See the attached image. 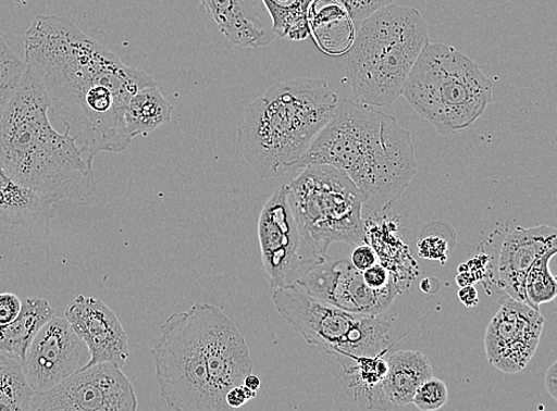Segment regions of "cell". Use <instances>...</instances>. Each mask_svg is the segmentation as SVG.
Wrapping results in <instances>:
<instances>
[{
    "instance_id": "cell-1",
    "label": "cell",
    "mask_w": 557,
    "mask_h": 411,
    "mask_svg": "<svg viewBox=\"0 0 557 411\" xmlns=\"http://www.w3.org/2000/svg\"><path fill=\"white\" fill-rule=\"evenodd\" d=\"M27 67L45 88L49 114L75 139L90 163L100 152L132 145L124 112L152 76L126 64L63 17L37 16L24 36Z\"/></svg>"
},
{
    "instance_id": "cell-2",
    "label": "cell",
    "mask_w": 557,
    "mask_h": 411,
    "mask_svg": "<svg viewBox=\"0 0 557 411\" xmlns=\"http://www.w3.org/2000/svg\"><path fill=\"white\" fill-rule=\"evenodd\" d=\"M310 164L344 172L374 213L391 209L418 173L411 134L393 115L348 99H339L299 170Z\"/></svg>"
},
{
    "instance_id": "cell-3",
    "label": "cell",
    "mask_w": 557,
    "mask_h": 411,
    "mask_svg": "<svg viewBox=\"0 0 557 411\" xmlns=\"http://www.w3.org/2000/svg\"><path fill=\"white\" fill-rule=\"evenodd\" d=\"M0 170L54 204L97 189L94 163L51 124L45 88L28 67L0 122Z\"/></svg>"
},
{
    "instance_id": "cell-4",
    "label": "cell",
    "mask_w": 557,
    "mask_h": 411,
    "mask_svg": "<svg viewBox=\"0 0 557 411\" xmlns=\"http://www.w3.org/2000/svg\"><path fill=\"white\" fill-rule=\"evenodd\" d=\"M338 101L325 80L296 78L271 86L246 109L237 130L242 155L263 179L299 170Z\"/></svg>"
},
{
    "instance_id": "cell-5",
    "label": "cell",
    "mask_w": 557,
    "mask_h": 411,
    "mask_svg": "<svg viewBox=\"0 0 557 411\" xmlns=\"http://www.w3.org/2000/svg\"><path fill=\"white\" fill-rule=\"evenodd\" d=\"M430 43L429 25L413 8L391 5L362 22L344 60L357 102L375 109L392 107Z\"/></svg>"
},
{
    "instance_id": "cell-6",
    "label": "cell",
    "mask_w": 557,
    "mask_h": 411,
    "mask_svg": "<svg viewBox=\"0 0 557 411\" xmlns=\"http://www.w3.org/2000/svg\"><path fill=\"white\" fill-rule=\"evenodd\" d=\"M401 96L440 135H451L482 117L492 99V83L456 48L430 43L414 63Z\"/></svg>"
},
{
    "instance_id": "cell-7",
    "label": "cell",
    "mask_w": 557,
    "mask_h": 411,
    "mask_svg": "<svg viewBox=\"0 0 557 411\" xmlns=\"http://www.w3.org/2000/svg\"><path fill=\"white\" fill-rule=\"evenodd\" d=\"M300 233L317 260L329 259L333 244L367 242L362 197L351 179L335 166L310 164L287 184Z\"/></svg>"
},
{
    "instance_id": "cell-8",
    "label": "cell",
    "mask_w": 557,
    "mask_h": 411,
    "mask_svg": "<svg viewBox=\"0 0 557 411\" xmlns=\"http://www.w3.org/2000/svg\"><path fill=\"white\" fill-rule=\"evenodd\" d=\"M272 301L307 344L335 358L387 354L405 338V333L384 314L349 313L310 297L297 286L276 289Z\"/></svg>"
},
{
    "instance_id": "cell-9",
    "label": "cell",
    "mask_w": 557,
    "mask_h": 411,
    "mask_svg": "<svg viewBox=\"0 0 557 411\" xmlns=\"http://www.w3.org/2000/svg\"><path fill=\"white\" fill-rule=\"evenodd\" d=\"M151 356L161 397L173 411H233L213 390L196 303L164 321Z\"/></svg>"
},
{
    "instance_id": "cell-10",
    "label": "cell",
    "mask_w": 557,
    "mask_h": 411,
    "mask_svg": "<svg viewBox=\"0 0 557 411\" xmlns=\"http://www.w3.org/2000/svg\"><path fill=\"white\" fill-rule=\"evenodd\" d=\"M258 240L265 274L274 290L296 286L309 269L322 262L302 238L287 184L276 188L264 203L258 220Z\"/></svg>"
},
{
    "instance_id": "cell-11",
    "label": "cell",
    "mask_w": 557,
    "mask_h": 411,
    "mask_svg": "<svg viewBox=\"0 0 557 411\" xmlns=\"http://www.w3.org/2000/svg\"><path fill=\"white\" fill-rule=\"evenodd\" d=\"M132 381L111 363L87 366L57 388L35 395L33 411H137Z\"/></svg>"
},
{
    "instance_id": "cell-12",
    "label": "cell",
    "mask_w": 557,
    "mask_h": 411,
    "mask_svg": "<svg viewBox=\"0 0 557 411\" xmlns=\"http://www.w3.org/2000/svg\"><path fill=\"white\" fill-rule=\"evenodd\" d=\"M296 286L323 303L369 316L385 314L405 289L404 282L383 290L371 289L351 262L330 259L309 269Z\"/></svg>"
},
{
    "instance_id": "cell-13",
    "label": "cell",
    "mask_w": 557,
    "mask_h": 411,
    "mask_svg": "<svg viewBox=\"0 0 557 411\" xmlns=\"http://www.w3.org/2000/svg\"><path fill=\"white\" fill-rule=\"evenodd\" d=\"M86 344L64 317L53 316L36 334L22 359L25 379L35 395L54 389L87 368Z\"/></svg>"
},
{
    "instance_id": "cell-14",
    "label": "cell",
    "mask_w": 557,
    "mask_h": 411,
    "mask_svg": "<svg viewBox=\"0 0 557 411\" xmlns=\"http://www.w3.org/2000/svg\"><path fill=\"white\" fill-rule=\"evenodd\" d=\"M196 307L212 387L219 400L226 403V394L252 374L249 345L222 307L207 302Z\"/></svg>"
},
{
    "instance_id": "cell-15",
    "label": "cell",
    "mask_w": 557,
    "mask_h": 411,
    "mask_svg": "<svg viewBox=\"0 0 557 411\" xmlns=\"http://www.w3.org/2000/svg\"><path fill=\"white\" fill-rule=\"evenodd\" d=\"M544 323L540 310L504 297L485 332L488 363L504 374L522 372L536 353Z\"/></svg>"
},
{
    "instance_id": "cell-16",
    "label": "cell",
    "mask_w": 557,
    "mask_h": 411,
    "mask_svg": "<svg viewBox=\"0 0 557 411\" xmlns=\"http://www.w3.org/2000/svg\"><path fill=\"white\" fill-rule=\"evenodd\" d=\"M74 332L90 354L87 366L111 363L121 369L129 357L127 334L111 308L92 297L75 298L64 312Z\"/></svg>"
},
{
    "instance_id": "cell-17",
    "label": "cell",
    "mask_w": 557,
    "mask_h": 411,
    "mask_svg": "<svg viewBox=\"0 0 557 411\" xmlns=\"http://www.w3.org/2000/svg\"><path fill=\"white\" fill-rule=\"evenodd\" d=\"M557 249V231L548 225L517 227L502 244L498 286L512 300L527 302L524 282L544 253Z\"/></svg>"
},
{
    "instance_id": "cell-18",
    "label": "cell",
    "mask_w": 557,
    "mask_h": 411,
    "mask_svg": "<svg viewBox=\"0 0 557 411\" xmlns=\"http://www.w3.org/2000/svg\"><path fill=\"white\" fill-rule=\"evenodd\" d=\"M55 204L17 184L0 170V233L40 244L49 236Z\"/></svg>"
},
{
    "instance_id": "cell-19",
    "label": "cell",
    "mask_w": 557,
    "mask_h": 411,
    "mask_svg": "<svg viewBox=\"0 0 557 411\" xmlns=\"http://www.w3.org/2000/svg\"><path fill=\"white\" fill-rule=\"evenodd\" d=\"M220 33L240 48H261L277 38L263 0H201Z\"/></svg>"
},
{
    "instance_id": "cell-20",
    "label": "cell",
    "mask_w": 557,
    "mask_h": 411,
    "mask_svg": "<svg viewBox=\"0 0 557 411\" xmlns=\"http://www.w3.org/2000/svg\"><path fill=\"white\" fill-rule=\"evenodd\" d=\"M309 35L326 55H345L357 35L356 23L339 0H309Z\"/></svg>"
},
{
    "instance_id": "cell-21",
    "label": "cell",
    "mask_w": 557,
    "mask_h": 411,
    "mask_svg": "<svg viewBox=\"0 0 557 411\" xmlns=\"http://www.w3.org/2000/svg\"><path fill=\"white\" fill-rule=\"evenodd\" d=\"M387 371L383 391L392 406L406 407L412 403L414 393L433 377L429 357L418 350H399L386 357Z\"/></svg>"
},
{
    "instance_id": "cell-22",
    "label": "cell",
    "mask_w": 557,
    "mask_h": 411,
    "mask_svg": "<svg viewBox=\"0 0 557 411\" xmlns=\"http://www.w3.org/2000/svg\"><path fill=\"white\" fill-rule=\"evenodd\" d=\"M387 354L336 358L344 370V379L348 388L355 391L357 401L364 403L369 409L386 410L393 407L383 391Z\"/></svg>"
},
{
    "instance_id": "cell-23",
    "label": "cell",
    "mask_w": 557,
    "mask_h": 411,
    "mask_svg": "<svg viewBox=\"0 0 557 411\" xmlns=\"http://www.w3.org/2000/svg\"><path fill=\"white\" fill-rule=\"evenodd\" d=\"M53 316L54 308L47 299H23L20 315L12 323L0 326V352L23 359L38 331Z\"/></svg>"
},
{
    "instance_id": "cell-24",
    "label": "cell",
    "mask_w": 557,
    "mask_h": 411,
    "mask_svg": "<svg viewBox=\"0 0 557 411\" xmlns=\"http://www.w3.org/2000/svg\"><path fill=\"white\" fill-rule=\"evenodd\" d=\"M174 107L161 94L158 85L139 89L129 98L124 121L129 138L146 136L172 120Z\"/></svg>"
},
{
    "instance_id": "cell-25",
    "label": "cell",
    "mask_w": 557,
    "mask_h": 411,
    "mask_svg": "<svg viewBox=\"0 0 557 411\" xmlns=\"http://www.w3.org/2000/svg\"><path fill=\"white\" fill-rule=\"evenodd\" d=\"M34 397L22 359L0 352V411H33Z\"/></svg>"
},
{
    "instance_id": "cell-26",
    "label": "cell",
    "mask_w": 557,
    "mask_h": 411,
    "mask_svg": "<svg viewBox=\"0 0 557 411\" xmlns=\"http://www.w3.org/2000/svg\"><path fill=\"white\" fill-rule=\"evenodd\" d=\"M263 3L277 37L305 41L310 36L307 22L309 0H263Z\"/></svg>"
},
{
    "instance_id": "cell-27",
    "label": "cell",
    "mask_w": 557,
    "mask_h": 411,
    "mask_svg": "<svg viewBox=\"0 0 557 411\" xmlns=\"http://www.w3.org/2000/svg\"><path fill=\"white\" fill-rule=\"evenodd\" d=\"M556 253L557 249L544 253L527 274L525 298L528 304L535 310H540L541 304L549 303L557 297V282L550 270V261Z\"/></svg>"
},
{
    "instance_id": "cell-28",
    "label": "cell",
    "mask_w": 557,
    "mask_h": 411,
    "mask_svg": "<svg viewBox=\"0 0 557 411\" xmlns=\"http://www.w3.org/2000/svg\"><path fill=\"white\" fill-rule=\"evenodd\" d=\"M27 72V63L15 54L0 35V122Z\"/></svg>"
},
{
    "instance_id": "cell-29",
    "label": "cell",
    "mask_w": 557,
    "mask_h": 411,
    "mask_svg": "<svg viewBox=\"0 0 557 411\" xmlns=\"http://www.w3.org/2000/svg\"><path fill=\"white\" fill-rule=\"evenodd\" d=\"M447 401V384L434 376L426 379L412 398V404L421 411H436L444 408Z\"/></svg>"
},
{
    "instance_id": "cell-30",
    "label": "cell",
    "mask_w": 557,
    "mask_h": 411,
    "mask_svg": "<svg viewBox=\"0 0 557 411\" xmlns=\"http://www.w3.org/2000/svg\"><path fill=\"white\" fill-rule=\"evenodd\" d=\"M339 2L346 8L355 23L361 24L375 12L393 5L394 0H339Z\"/></svg>"
},
{
    "instance_id": "cell-31",
    "label": "cell",
    "mask_w": 557,
    "mask_h": 411,
    "mask_svg": "<svg viewBox=\"0 0 557 411\" xmlns=\"http://www.w3.org/2000/svg\"><path fill=\"white\" fill-rule=\"evenodd\" d=\"M362 278H364L366 284L374 290H383L395 284V282H399L396 274L382 263H377L368 269L367 272L362 273Z\"/></svg>"
},
{
    "instance_id": "cell-32",
    "label": "cell",
    "mask_w": 557,
    "mask_h": 411,
    "mask_svg": "<svg viewBox=\"0 0 557 411\" xmlns=\"http://www.w3.org/2000/svg\"><path fill=\"white\" fill-rule=\"evenodd\" d=\"M419 252L422 259L440 261L445 264L447 260V244L440 237H425L419 242Z\"/></svg>"
},
{
    "instance_id": "cell-33",
    "label": "cell",
    "mask_w": 557,
    "mask_h": 411,
    "mask_svg": "<svg viewBox=\"0 0 557 411\" xmlns=\"http://www.w3.org/2000/svg\"><path fill=\"white\" fill-rule=\"evenodd\" d=\"M22 300L12 292L0 294V326L14 321L21 313Z\"/></svg>"
},
{
    "instance_id": "cell-34",
    "label": "cell",
    "mask_w": 557,
    "mask_h": 411,
    "mask_svg": "<svg viewBox=\"0 0 557 411\" xmlns=\"http://www.w3.org/2000/svg\"><path fill=\"white\" fill-rule=\"evenodd\" d=\"M349 262H351L360 273H364L368 269L380 263L377 252L368 246V244H361V246L356 247L351 256V261Z\"/></svg>"
},
{
    "instance_id": "cell-35",
    "label": "cell",
    "mask_w": 557,
    "mask_h": 411,
    "mask_svg": "<svg viewBox=\"0 0 557 411\" xmlns=\"http://www.w3.org/2000/svg\"><path fill=\"white\" fill-rule=\"evenodd\" d=\"M256 397L257 393L251 391L250 389L244 387L243 384H240L237 385V387L232 388L226 394L225 401L231 409L235 410L250 402Z\"/></svg>"
},
{
    "instance_id": "cell-36",
    "label": "cell",
    "mask_w": 557,
    "mask_h": 411,
    "mask_svg": "<svg viewBox=\"0 0 557 411\" xmlns=\"http://www.w3.org/2000/svg\"><path fill=\"white\" fill-rule=\"evenodd\" d=\"M544 387H546L547 393L553 398V401H557V362H553V364L547 369L546 374H544Z\"/></svg>"
},
{
    "instance_id": "cell-37",
    "label": "cell",
    "mask_w": 557,
    "mask_h": 411,
    "mask_svg": "<svg viewBox=\"0 0 557 411\" xmlns=\"http://www.w3.org/2000/svg\"><path fill=\"white\" fill-rule=\"evenodd\" d=\"M459 300L466 307H475L479 303L478 291L472 286H465L458 292Z\"/></svg>"
},
{
    "instance_id": "cell-38",
    "label": "cell",
    "mask_w": 557,
    "mask_h": 411,
    "mask_svg": "<svg viewBox=\"0 0 557 411\" xmlns=\"http://www.w3.org/2000/svg\"><path fill=\"white\" fill-rule=\"evenodd\" d=\"M243 385L251 391L258 393L259 389H261L262 381L258 376L251 374L248 377H245Z\"/></svg>"
}]
</instances>
